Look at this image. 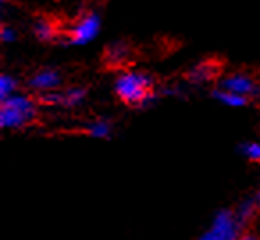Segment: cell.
Instances as JSON below:
<instances>
[{
    "label": "cell",
    "instance_id": "obj_12",
    "mask_svg": "<svg viewBox=\"0 0 260 240\" xmlns=\"http://www.w3.org/2000/svg\"><path fill=\"white\" fill-rule=\"evenodd\" d=\"M80 133L91 137V139H111L114 133V125L105 118H96L80 125Z\"/></svg>",
    "mask_w": 260,
    "mask_h": 240
},
{
    "label": "cell",
    "instance_id": "obj_7",
    "mask_svg": "<svg viewBox=\"0 0 260 240\" xmlns=\"http://www.w3.org/2000/svg\"><path fill=\"white\" fill-rule=\"evenodd\" d=\"M216 86L221 87V89L241 94V96L248 98L251 101L260 100V79L256 75H253V73L248 72L223 73Z\"/></svg>",
    "mask_w": 260,
    "mask_h": 240
},
{
    "label": "cell",
    "instance_id": "obj_15",
    "mask_svg": "<svg viewBox=\"0 0 260 240\" xmlns=\"http://www.w3.org/2000/svg\"><path fill=\"white\" fill-rule=\"evenodd\" d=\"M237 153L249 164L260 165V141H244L237 146Z\"/></svg>",
    "mask_w": 260,
    "mask_h": 240
},
{
    "label": "cell",
    "instance_id": "obj_6",
    "mask_svg": "<svg viewBox=\"0 0 260 240\" xmlns=\"http://www.w3.org/2000/svg\"><path fill=\"white\" fill-rule=\"evenodd\" d=\"M23 87L27 93L40 96L45 93H52V91H59L66 87L64 75L59 68L55 66H47V68H40L32 72L25 80H23Z\"/></svg>",
    "mask_w": 260,
    "mask_h": 240
},
{
    "label": "cell",
    "instance_id": "obj_17",
    "mask_svg": "<svg viewBox=\"0 0 260 240\" xmlns=\"http://www.w3.org/2000/svg\"><path fill=\"white\" fill-rule=\"evenodd\" d=\"M237 240H260V235L256 231H253V229H246L244 233H241V236Z\"/></svg>",
    "mask_w": 260,
    "mask_h": 240
},
{
    "label": "cell",
    "instance_id": "obj_1",
    "mask_svg": "<svg viewBox=\"0 0 260 240\" xmlns=\"http://www.w3.org/2000/svg\"><path fill=\"white\" fill-rule=\"evenodd\" d=\"M160 84L146 70H121L112 82L116 100L134 111H146L160 100Z\"/></svg>",
    "mask_w": 260,
    "mask_h": 240
},
{
    "label": "cell",
    "instance_id": "obj_10",
    "mask_svg": "<svg viewBox=\"0 0 260 240\" xmlns=\"http://www.w3.org/2000/svg\"><path fill=\"white\" fill-rule=\"evenodd\" d=\"M234 212H235V219H237V222L241 224V228L244 229V231L246 229H251L253 221H255L256 215L260 214L258 204H256V201H255V196L242 197V199L234 207Z\"/></svg>",
    "mask_w": 260,
    "mask_h": 240
},
{
    "label": "cell",
    "instance_id": "obj_5",
    "mask_svg": "<svg viewBox=\"0 0 260 240\" xmlns=\"http://www.w3.org/2000/svg\"><path fill=\"white\" fill-rule=\"evenodd\" d=\"M40 105L43 109H66V111H73L79 109L86 104L89 98V87L87 86H66L59 91H52V93H45L36 96Z\"/></svg>",
    "mask_w": 260,
    "mask_h": 240
},
{
    "label": "cell",
    "instance_id": "obj_9",
    "mask_svg": "<svg viewBox=\"0 0 260 240\" xmlns=\"http://www.w3.org/2000/svg\"><path fill=\"white\" fill-rule=\"evenodd\" d=\"M30 30H32V36L36 38L38 43H43V45H55V43L61 45L62 32H64V29L52 16L47 15L36 16L32 20V23H30Z\"/></svg>",
    "mask_w": 260,
    "mask_h": 240
},
{
    "label": "cell",
    "instance_id": "obj_14",
    "mask_svg": "<svg viewBox=\"0 0 260 240\" xmlns=\"http://www.w3.org/2000/svg\"><path fill=\"white\" fill-rule=\"evenodd\" d=\"M23 82L13 73H2L0 75V101L8 100V98L15 96V94L22 93Z\"/></svg>",
    "mask_w": 260,
    "mask_h": 240
},
{
    "label": "cell",
    "instance_id": "obj_8",
    "mask_svg": "<svg viewBox=\"0 0 260 240\" xmlns=\"http://www.w3.org/2000/svg\"><path fill=\"white\" fill-rule=\"evenodd\" d=\"M221 66L212 59H203V61L196 62L194 66L187 70L184 73V82L185 86H196L203 87L209 84H217V80L221 79L223 73L219 72Z\"/></svg>",
    "mask_w": 260,
    "mask_h": 240
},
{
    "label": "cell",
    "instance_id": "obj_16",
    "mask_svg": "<svg viewBox=\"0 0 260 240\" xmlns=\"http://www.w3.org/2000/svg\"><path fill=\"white\" fill-rule=\"evenodd\" d=\"M18 30H16L15 25H9V23H2L0 27V41L4 45H13L18 41Z\"/></svg>",
    "mask_w": 260,
    "mask_h": 240
},
{
    "label": "cell",
    "instance_id": "obj_18",
    "mask_svg": "<svg viewBox=\"0 0 260 240\" xmlns=\"http://www.w3.org/2000/svg\"><path fill=\"white\" fill-rule=\"evenodd\" d=\"M253 196H255V201H256V204H258V210H260V189L256 190V192L253 194Z\"/></svg>",
    "mask_w": 260,
    "mask_h": 240
},
{
    "label": "cell",
    "instance_id": "obj_11",
    "mask_svg": "<svg viewBox=\"0 0 260 240\" xmlns=\"http://www.w3.org/2000/svg\"><path fill=\"white\" fill-rule=\"evenodd\" d=\"M209 96L212 98L214 101H217V104L224 105V107H230V109H244L253 104L248 98L241 96V94H237V93H232V91L221 89V87H217V86L210 87Z\"/></svg>",
    "mask_w": 260,
    "mask_h": 240
},
{
    "label": "cell",
    "instance_id": "obj_2",
    "mask_svg": "<svg viewBox=\"0 0 260 240\" xmlns=\"http://www.w3.org/2000/svg\"><path fill=\"white\" fill-rule=\"evenodd\" d=\"M43 107L34 94L22 91L8 100L0 101V128L11 132H23L38 125Z\"/></svg>",
    "mask_w": 260,
    "mask_h": 240
},
{
    "label": "cell",
    "instance_id": "obj_4",
    "mask_svg": "<svg viewBox=\"0 0 260 240\" xmlns=\"http://www.w3.org/2000/svg\"><path fill=\"white\" fill-rule=\"evenodd\" d=\"M241 233L244 229L235 219L234 208H219L196 240H237Z\"/></svg>",
    "mask_w": 260,
    "mask_h": 240
},
{
    "label": "cell",
    "instance_id": "obj_13",
    "mask_svg": "<svg viewBox=\"0 0 260 240\" xmlns=\"http://www.w3.org/2000/svg\"><path fill=\"white\" fill-rule=\"evenodd\" d=\"M130 55V48L126 43L123 41H116L111 43L104 52V61L107 62V66H123L128 61Z\"/></svg>",
    "mask_w": 260,
    "mask_h": 240
},
{
    "label": "cell",
    "instance_id": "obj_3",
    "mask_svg": "<svg viewBox=\"0 0 260 240\" xmlns=\"http://www.w3.org/2000/svg\"><path fill=\"white\" fill-rule=\"evenodd\" d=\"M102 13L98 9H87L84 11L72 27H66L62 32V47H86L93 40H96L102 32Z\"/></svg>",
    "mask_w": 260,
    "mask_h": 240
}]
</instances>
